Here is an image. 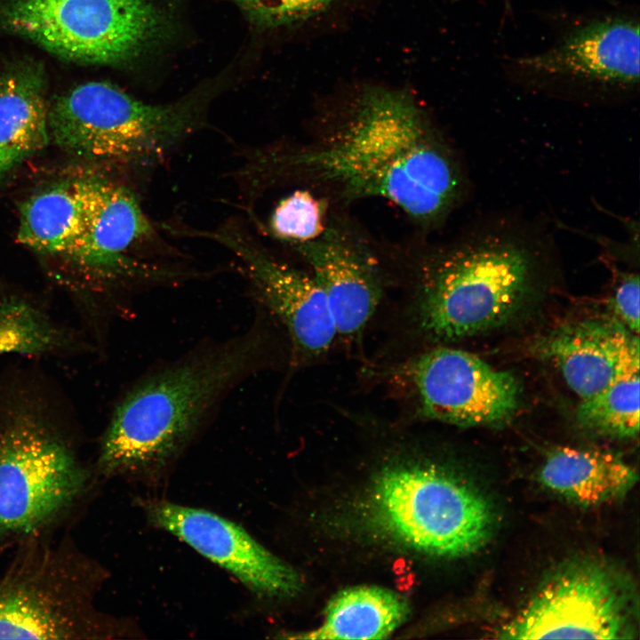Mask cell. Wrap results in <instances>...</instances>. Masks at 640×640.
<instances>
[{
	"label": "cell",
	"mask_w": 640,
	"mask_h": 640,
	"mask_svg": "<svg viewBox=\"0 0 640 640\" xmlns=\"http://www.w3.org/2000/svg\"><path fill=\"white\" fill-rule=\"evenodd\" d=\"M407 376L427 419L460 427L495 426L511 419L518 407L516 378L464 350L425 352L410 362Z\"/></svg>",
	"instance_id": "10"
},
{
	"label": "cell",
	"mask_w": 640,
	"mask_h": 640,
	"mask_svg": "<svg viewBox=\"0 0 640 640\" xmlns=\"http://www.w3.org/2000/svg\"><path fill=\"white\" fill-rule=\"evenodd\" d=\"M553 249L546 234L525 222L476 224L426 268L418 303L421 329L452 340L504 323L534 288Z\"/></svg>",
	"instance_id": "3"
},
{
	"label": "cell",
	"mask_w": 640,
	"mask_h": 640,
	"mask_svg": "<svg viewBox=\"0 0 640 640\" xmlns=\"http://www.w3.org/2000/svg\"><path fill=\"white\" fill-rule=\"evenodd\" d=\"M195 100L151 105L106 82L81 84L49 107L50 140L90 160L144 163L163 156L199 121Z\"/></svg>",
	"instance_id": "6"
},
{
	"label": "cell",
	"mask_w": 640,
	"mask_h": 640,
	"mask_svg": "<svg viewBox=\"0 0 640 640\" xmlns=\"http://www.w3.org/2000/svg\"><path fill=\"white\" fill-rule=\"evenodd\" d=\"M370 524L412 550L444 557L468 555L488 540L493 513L474 487L435 465L386 468L367 498Z\"/></svg>",
	"instance_id": "5"
},
{
	"label": "cell",
	"mask_w": 640,
	"mask_h": 640,
	"mask_svg": "<svg viewBox=\"0 0 640 640\" xmlns=\"http://www.w3.org/2000/svg\"><path fill=\"white\" fill-rule=\"evenodd\" d=\"M152 234L149 220L129 189L90 177L81 230L65 259L107 280L137 282L172 276L137 258L136 251Z\"/></svg>",
	"instance_id": "12"
},
{
	"label": "cell",
	"mask_w": 640,
	"mask_h": 640,
	"mask_svg": "<svg viewBox=\"0 0 640 640\" xmlns=\"http://www.w3.org/2000/svg\"><path fill=\"white\" fill-rule=\"evenodd\" d=\"M540 351L585 400L606 388L625 364L639 356V341L620 322L586 319L554 331L540 342Z\"/></svg>",
	"instance_id": "16"
},
{
	"label": "cell",
	"mask_w": 640,
	"mask_h": 640,
	"mask_svg": "<svg viewBox=\"0 0 640 640\" xmlns=\"http://www.w3.org/2000/svg\"><path fill=\"white\" fill-rule=\"evenodd\" d=\"M322 202L306 190H297L281 200L270 219L273 234L294 244L308 242L324 232Z\"/></svg>",
	"instance_id": "23"
},
{
	"label": "cell",
	"mask_w": 640,
	"mask_h": 640,
	"mask_svg": "<svg viewBox=\"0 0 640 640\" xmlns=\"http://www.w3.org/2000/svg\"><path fill=\"white\" fill-rule=\"evenodd\" d=\"M263 345L252 329L143 379L114 412L100 446V472L143 474L165 466L228 391L257 370Z\"/></svg>",
	"instance_id": "2"
},
{
	"label": "cell",
	"mask_w": 640,
	"mask_h": 640,
	"mask_svg": "<svg viewBox=\"0 0 640 640\" xmlns=\"http://www.w3.org/2000/svg\"><path fill=\"white\" fill-rule=\"evenodd\" d=\"M92 484L61 438L31 417L12 420L0 430V548L50 537Z\"/></svg>",
	"instance_id": "7"
},
{
	"label": "cell",
	"mask_w": 640,
	"mask_h": 640,
	"mask_svg": "<svg viewBox=\"0 0 640 640\" xmlns=\"http://www.w3.org/2000/svg\"><path fill=\"white\" fill-rule=\"evenodd\" d=\"M576 418L581 427L616 438L639 432V356L631 359L602 391L581 400Z\"/></svg>",
	"instance_id": "21"
},
{
	"label": "cell",
	"mask_w": 640,
	"mask_h": 640,
	"mask_svg": "<svg viewBox=\"0 0 640 640\" xmlns=\"http://www.w3.org/2000/svg\"><path fill=\"white\" fill-rule=\"evenodd\" d=\"M408 614L406 600L393 590L352 587L329 601L321 626L291 638L383 639L403 624Z\"/></svg>",
	"instance_id": "20"
},
{
	"label": "cell",
	"mask_w": 640,
	"mask_h": 640,
	"mask_svg": "<svg viewBox=\"0 0 640 640\" xmlns=\"http://www.w3.org/2000/svg\"><path fill=\"white\" fill-rule=\"evenodd\" d=\"M209 236L242 260L256 296L283 323L298 349L317 356L330 348L338 334L336 324L313 276L276 260L237 228Z\"/></svg>",
	"instance_id": "14"
},
{
	"label": "cell",
	"mask_w": 640,
	"mask_h": 640,
	"mask_svg": "<svg viewBox=\"0 0 640 640\" xmlns=\"http://www.w3.org/2000/svg\"><path fill=\"white\" fill-rule=\"evenodd\" d=\"M293 158L348 196L386 199L426 222L442 220L465 189L451 148L412 97L397 90L365 91L330 142Z\"/></svg>",
	"instance_id": "1"
},
{
	"label": "cell",
	"mask_w": 640,
	"mask_h": 640,
	"mask_svg": "<svg viewBox=\"0 0 640 640\" xmlns=\"http://www.w3.org/2000/svg\"><path fill=\"white\" fill-rule=\"evenodd\" d=\"M61 341L60 332L34 306L20 299H0V356L46 353Z\"/></svg>",
	"instance_id": "22"
},
{
	"label": "cell",
	"mask_w": 640,
	"mask_h": 640,
	"mask_svg": "<svg viewBox=\"0 0 640 640\" xmlns=\"http://www.w3.org/2000/svg\"><path fill=\"white\" fill-rule=\"evenodd\" d=\"M31 540L0 573V639L78 640L115 633L93 604L102 569L66 538Z\"/></svg>",
	"instance_id": "4"
},
{
	"label": "cell",
	"mask_w": 640,
	"mask_h": 640,
	"mask_svg": "<svg viewBox=\"0 0 640 640\" xmlns=\"http://www.w3.org/2000/svg\"><path fill=\"white\" fill-rule=\"evenodd\" d=\"M46 80L25 61L0 71V176L50 141Z\"/></svg>",
	"instance_id": "17"
},
{
	"label": "cell",
	"mask_w": 640,
	"mask_h": 640,
	"mask_svg": "<svg viewBox=\"0 0 640 640\" xmlns=\"http://www.w3.org/2000/svg\"><path fill=\"white\" fill-rule=\"evenodd\" d=\"M248 19L263 28L297 25L325 12L337 0H233Z\"/></svg>",
	"instance_id": "24"
},
{
	"label": "cell",
	"mask_w": 640,
	"mask_h": 640,
	"mask_svg": "<svg viewBox=\"0 0 640 640\" xmlns=\"http://www.w3.org/2000/svg\"><path fill=\"white\" fill-rule=\"evenodd\" d=\"M295 245L328 300L337 332L345 336L359 333L373 315L381 295L372 257L335 229Z\"/></svg>",
	"instance_id": "15"
},
{
	"label": "cell",
	"mask_w": 640,
	"mask_h": 640,
	"mask_svg": "<svg viewBox=\"0 0 640 640\" xmlns=\"http://www.w3.org/2000/svg\"><path fill=\"white\" fill-rule=\"evenodd\" d=\"M0 21L55 55L86 64L130 62L168 29L148 0H3Z\"/></svg>",
	"instance_id": "8"
},
{
	"label": "cell",
	"mask_w": 640,
	"mask_h": 640,
	"mask_svg": "<svg viewBox=\"0 0 640 640\" xmlns=\"http://www.w3.org/2000/svg\"><path fill=\"white\" fill-rule=\"evenodd\" d=\"M639 23L628 16L589 20L548 49L516 63L531 80L592 92L632 91L639 84Z\"/></svg>",
	"instance_id": "11"
},
{
	"label": "cell",
	"mask_w": 640,
	"mask_h": 640,
	"mask_svg": "<svg viewBox=\"0 0 640 640\" xmlns=\"http://www.w3.org/2000/svg\"><path fill=\"white\" fill-rule=\"evenodd\" d=\"M615 288L612 305L621 324L631 332H639V276L637 273H625Z\"/></svg>",
	"instance_id": "25"
},
{
	"label": "cell",
	"mask_w": 640,
	"mask_h": 640,
	"mask_svg": "<svg viewBox=\"0 0 640 640\" xmlns=\"http://www.w3.org/2000/svg\"><path fill=\"white\" fill-rule=\"evenodd\" d=\"M90 177L52 185L20 207L18 241L36 252L63 258L77 238Z\"/></svg>",
	"instance_id": "19"
},
{
	"label": "cell",
	"mask_w": 640,
	"mask_h": 640,
	"mask_svg": "<svg viewBox=\"0 0 640 640\" xmlns=\"http://www.w3.org/2000/svg\"><path fill=\"white\" fill-rule=\"evenodd\" d=\"M538 476L547 489L583 506L620 498L637 481L634 468L618 455L572 447L553 450Z\"/></svg>",
	"instance_id": "18"
},
{
	"label": "cell",
	"mask_w": 640,
	"mask_h": 640,
	"mask_svg": "<svg viewBox=\"0 0 640 640\" xmlns=\"http://www.w3.org/2000/svg\"><path fill=\"white\" fill-rule=\"evenodd\" d=\"M633 613L632 592L626 582L603 564L581 562L543 585L498 637L632 638Z\"/></svg>",
	"instance_id": "9"
},
{
	"label": "cell",
	"mask_w": 640,
	"mask_h": 640,
	"mask_svg": "<svg viewBox=\"0 0 640 640\" xmlns=\"http://www.w3.org/2000/svg\"><path fill=\"white\" fill-rule=\"evenodd\" d=\"M146 512L153 525L177 536L259 596L288 597L301 588V579L294 569L229 520L159 500L148 503Z\"/></svg>",
	"instance_id": "13"
}]
</instances>
